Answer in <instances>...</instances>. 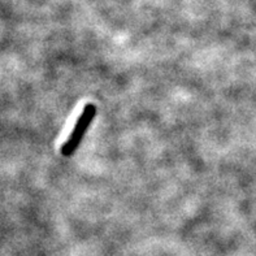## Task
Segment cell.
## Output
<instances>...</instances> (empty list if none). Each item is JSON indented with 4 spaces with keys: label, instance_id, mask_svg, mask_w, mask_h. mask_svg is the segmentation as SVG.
<instances>
[{
    "label": "cell",
    "instance_id": "obj_1",
    "mask_svg": "<svg viewBox=\"0 0 256 256\" xmlns=\"http://www.w3.org/2000/svg\"><path fill=\"white\" fill-rule=\"evenodd\" d=\"M96 116V107H95V104L92 103H88L84 106V110H82L81 116L76 122L74 128L72 130L70 136L65 143L62 144V155L65 156V158H70L73 154L76 152L81 144L82 140H84V133L88 132V128H90L91 122Z\"/></svg>",
    "mask_w": 256,
    "mask_h": 256
}]
</instances>
